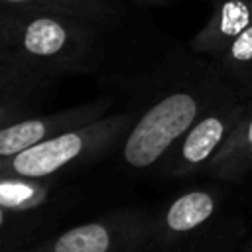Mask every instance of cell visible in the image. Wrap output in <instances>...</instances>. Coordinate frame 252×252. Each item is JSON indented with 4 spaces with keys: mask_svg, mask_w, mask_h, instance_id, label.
<instances>
[{
    "mask_svg": "<svg viewBox=\"0 0 252 252\" xmlns=\"http://www.w3.org/2000/svg\"><path fill=\"white\" fill-rule=\"evenodd\" d=\"M100 59V26L39 12H0L2 91H30L53 77L89 73Z\"/></svg>",
    "mask_w": 252,
    "mask_h": 252,
    "instance_id": "6da1fadb",
    "label": "cell"
},
{
    "mask_svg": "<svg viewBox=\"0 0 252 252\" xmlns=\"http://www.w3.org/2000/svg\"><path fill=\"white\" fill-rule=\"evenodd\" d=\"M224 96L213 85H185L159 96L130 126L122 140V159L132 169L161 163L191 126Z\"/></svg>",
    "mask_w": 252,
    "mask_h": 252,
    "instance_id": "7a4b0ae2",
    "label": "cell"
},
{
    "mask_svg": "<svg viewBox=\"0 0 252 252\" xmlns=\"http://www.w3.org/2000/svg\"><path fill=\"white\" fill-rule=\"evenodd\" d=\"M134 120L132 112H116L61 132L12 158L0 159V175L55 177L71 165L91 161L108 152L116 142L124 140Z\"/></svg>",
    "mask_w": 252,
    "mask_h": 252,
    "instance_id": "3957f363",
    "label": "cell"
},
{
    "mask_svg": "<svg viewBox=\"0 0 252 252\" xmlns=\"http://www.w3.org/2000/svg\"><path fill=\"white\" fill-rule=\"evenodd\" d=\"M158 236V222L144 211H116L71 226L37 246L39 252H142Z\"/></svg>",
    "mask_w": 252,
    "mask_h": 252,
    "instance_id": "277c9868",
    "label": "cell"
},
{
    "mask_svg": "<svg viewBox=\"0 0 252 252\" xmlns=\"http://www.w3.org/2000/svg\"><path fill=\"white\" fill-rule=\"evenodd\" d=\"M250 100L244 102L230 96H224L220 102H217L163 158V171L167 175L181 177L207 169L244 118Z\"/></svg>",
    "mask_w": 252,
    "mask_h": 252,
    "instance_id": "5b68a950",
    "label": "cell"
},
{
    "mask_svg": "<svg viewBox=\"0 0 252 252\" xmlns=\"http://www.w3.org/2000/svg\"><path fill=\"white\" fill-rule=\"evenodd\" d=\"M112 106L110 98H96L85 104H77L71 108L55 110L49 114L37 116H22L14 122L2 124L0 128V159L12 158L24 152L30 146H35L43 140H49L61 132L73 130L77 126L89 124L108 114Z\"/></svg>",
    "mask_w": 252,
    "mask_h": 252,
    "instance_id": "8992f818",
    "label": "cell"
},
{
    "mask_svg": "<svg viewBox=\"0 0 252 252\" xmlns=\"http://www.w3.org/2000/svg\"><path fill=\"white\" fill-rule=\"evenodd\" d=\"M55 195V179L24 175H0V213L2 228L10 230L20 222L41 217Z\"/></svg>",
    "mask_w": 252,
    "mask_h": 252,
    "instance_id": "52a82bcc",
    "label": "cell"
},
{
    "mask_svg": "<svg viewBox=\"0 0 252 252\" xmlns=\"http://www.w3.org/2000/svg\"><path fill=\"white\" fill-rule=\"evenodd\" d=\"M219 209V195L211 189H191L173 199L158 220V238L165 244L183 242L207 226Z\"/></svg>",
    "mask_w": 252,
    "mask_h": 252,
    "instance_id": "ba28073f",
    "label": "cell"
},
{
    "mask_svg": "<svg viewBox=\"0 0 252 252\" xmlns=\"http://www.w3.org/2000/svg\"><path fill=\"white\" fill-rule=\"evenodd\" d=\"M250 24L252 0H215L211 18L193 37V49L219 59Z\"/></svg>",
    "mask_w": 252,
    "mask_h": 252,
    "instance_id": "9c48e42d",
    "label": "cell"
},
{
    "mask_svg": "<svg viewBox=\"0 0 252 252\" xmlns=\"http://www.w3.org/2000/svg\"><path fill=\"white\" fill-rule=\"evenodd\" d=\"M2 8L53 14L89 22L94 26H106L118 14V0H0Z\"/></svg>",
    "mask_w": 252,
    "mask_h": 252,
    "instance_id": "30bf717a",
    "label": "cell"
},
{
    "mask_svg": "<svg viewBox=\"0 0 252 252\" xmlns=\"http://www.w3.org/2000/svg\"><path fill=\"white\" fill-rule=\"evenodd\" d=\"M250 169H252V98L244 118L240 120L228 142L222 146V150L209 163L207 171L222 181H238Z\"/></svg>",
    "mask_w": 252,
    "mask_h": 252,
    "instance_id": "8fae6325",
    "label": "cell"
},
{
    "mask_svg": "<svg viewBox=\"0 0 252 252\" xmlns=\"http://www.w3.org/2000/svg\"><path fill=\"white\" fill-rule=\"evenodd\" d=\"M226 73L252 93V24L219 57Z\"/></svg>",
    "mask_w": 252,
    "mask_h": 252,
    "instance_id": "7c38bea8",
    "label": "cell"
},
{
    "mask_svg": "<svg viewBox=\"0 0 252 252\" xmlns=\"http://www.w3.org/2000/svg\"><path fill=\"white\" fill-rule=\"evenodd\" d=\"M140 2H146V4H161V2H169V0H140Z\"/></svg>",
    "mask_w": 252,
    "mask_h": 252,
    "instance_id": "4fadbf2b",
    "label": "cell"
},
{
    "mask_svg": "<svg viewBox=\"0 0 252 252\" xmlns=\"http://www.w3.org/2000/svg\"><path fill=\"white\" fill-rule=\"evenodd\" d=\"M14 252H39V250L35 248V250H14Z\"/></svg>",
    "mask_w": 252,
    "mask_h": 252,
    "instance_id": "5bb4252c",
    "label": "cell"
},
{
    "mask_svg": "<svg viewBox=\"0 0 252 252\" xmlns=\"http://www.w3.org/2000/svg\"><path fill=\"white\" fill-rule=\"evenodd\" d=\"M244 252H252V248H246V250H244Z\"/></svg>",
    "mask_w": 252,
    "mask_h": 252,
    "instance_id": "9a60e30c",
    "label": "cell"
}]
</instances>
